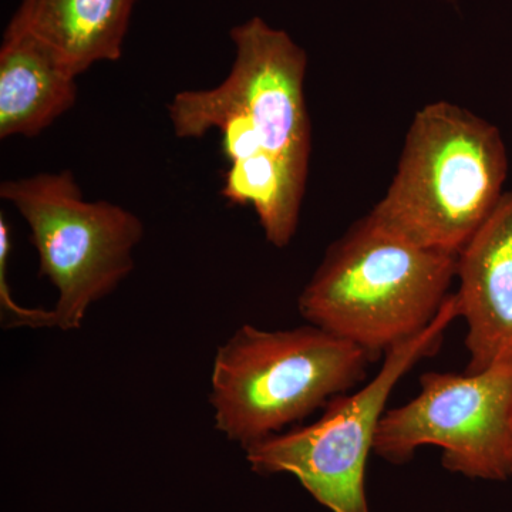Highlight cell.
Wrapping results in <instances>:
<instances>
[{"label": "cell", "instance_id": "6da1fadb", "mask_svg": "<svg viewBox=\"0 0 512 512\" xmlns=\"http://www.w3.org/2000/svg\"><path fill=\"white\" fill-rule=\"evenodd\" d=\"M456 269L457 255L420 247L369 214L330 245L299 313L377 360L436 319Z\"/></svg>", "mask_w": 512, "mask_h": 512}, {"label": "cell", "instance_id": "7a4b0ae2", "mask_svg": "<svg viewBox=\"0 0 512 512\" xmlns=\"http://www.w3.org/2000/svg\"><path fill=\"white\" fill-rule=\"evenodd\" d=\"M498 128L448 101L417 111L397 173L370 214L414 244L460 254L503 197Z\"/></svg>", "mask_w": 512, "mask_h": 512}, {"label": "cell", "instance_id": "3957f363", "mask_svg": "<svg viewBox=\"0 0 512 512\" xmlns=\"http://www.w3.org/2000/svg\"><path fill=\"white\" fill-rule=\"evenodd\" d=\"M375 357L318 326L265 330L245 323L212 363L215 427L242 448L305 420L366 377Z\"/></svg>", "mask_w": 512, "mask_h": 512}, {"label": "cell", "instance_id": "277c9868", "mask_svg": "<svg viewBox=\"0 0 512 512\" xmlns=\"http://www.w3.org/2000/svg\"><path fill=\"white\" fill-rule=\"evenodd\" d=\"M0 197L28 224L39 275L56 288L53 328H82L94 303L133 272L143 222L121 205L87 201L72 171L3 181Z\"/></svg>", "mask_w": 512, "mask_h": 512}, {"label": "cell", "instance_id": "5b68a950", "mask_svg": "<svg viewBox=\"0 0 512 512\" xmlns=\"http://www.w3.org/2000/svg\"><path fill=\"white\" fill-rule=\"evenodd\" d=\"M458 315L454 293L436 319L412 338L384 353L383 365L366 386L340 394L315 423L275 434L244 448L255 473H288L332 512H370L366 498L367 458L397 384L443 343Z\"/></svg>", "mask_w": 512, "mask_h": 512}, {"label": "cell", "instance_id": "8992f818", "mask_svg": "<svg viewBox=\"0 0 512 512\" xmlns=\"http://www.w3.org/2000/svg\"><path fill=\"white\" fill-rule=\"evenodd\" d=\"M235 59L210 90H185L168 106L178 138L204 137L227 114L254 126L262 153L308 175L311 121L305 99L308 56L285 30L255 18L231 30Z\"/></svg>", "mask_w": 512, "mask_h": 512}, {"label": "cell", "instance_id": "52a82bcc", "mask_svg": "<svg viewBox=\"0 0 512 512\" xmlns=\"http://www.w3.org/2000/svg\"><path fill=\"white\" fill-rule=\"evenodd\" d=\"M424 446L440 447L451 473L487 481L512 476V356L480 373H424L416 397L386 410L376 456L404 464Z\"/></svg>", "mask_w": 512, "mask_h": 512}, {"label": "cell", "instance_id": "ba28073f", "mask_svg": "<svg viewBox=\"0 0 512 512\" xmlns=\"http://www.w3.org/2000/svg\"><path fill=\"white\" fill-rule=\"evenodd\" d=\"M458 315L466 320L467 373L512 356V191L457 256Z\"/></svg>", "mask_w": 512, "mask_h": 512}, {"label": "cell", "instance_id": "9c48e42d", "mask_svg": "<svg viewBox=\"0 0 512 512\" xmlns=\"http://www.w3.org/2000/svg\"><path fill=\"white\" fill-rule=\"evenodd\" d=\"M136 0H22L8 30L49 49L77 77L93 64L116 62Z\"/></svg>", "mask_w": 512, "mask_h": 512}, {"label": "cell", "instance_id": "30bf717a", "mask_svg": "<svg viewBox=\"0 0 512 512\" xmlns=\"http://www.w3.org/2000/svg\"><path fill=\"white\" fill-rule=\"evenodd\" d=\"M77 76L42 43L5 30L0 47V138L36 137L77 100Z\"/></svg>", "mask_w": 512, "mask_h": 512}, {"label": "cell", "instance_id": "8fae6325", "mask_svg": "<svg viewBox=\"0 0 512 512\" xmlns=\"http://www.w3.org/2000/svg\"><path fill=\"white\" fill-rule=\"evenodd\" d=\"M306 178L291 165L259 154L229 164L221 194L229 202L254 208L266 241L282 249L298 229Z\"/></svg>", "mask_w": 512, "mask_h": 512}, {"label": "cell", "instance_id": "7c38bea8", "mask_svg": "<svg viewBox=\"0 0 512 512\" xmlns=\"http://www.w3.org/2000/svg\"><path fill=\"white\" fill-rule=\"evenodd\" d=\"M12 237L10 225L0 217V311L3 329H53V312L47 309L25 308L13 299L8 282V264Z\"/></svg>", "mask_w": 512, "mask_h": 512}]
</instances>
